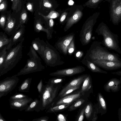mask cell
Masks as SVG:
<instances>
[{
    "instance_id": "1",
    "label": "cell",
    "mask_w": 121,
    "mask_h": 121,
    "mask_svg": "<svg viewBox=\"0 0 121 121\" xmlns=\"http://www.w3.org/2000/svg\"><path fill=\"white\" fill-rule=\"evenodd\" d=\"M102 44L101 42H93L84 57L91 62L99 60L121 61V59L118 54L109 52L107 48L101 45Z\"/></svg>"
},
{
    "instance_id": "2",
    "label": "cell",
    "mask_w": 121,
    "mask_h": 121,
    "mask_svg": "<svg viewBox=\"0 0 121 121\" xmlns=\"http://www.w3.org/2000/svg\"><path fill=\"white\" fill-rule=\"evenodd\" d=\"M95 32L98 35L103 36L102 44L107 49L115 51L121 54L118 36L117 34L111 32L106 24L103 22H101L96 29Z\"/></svg>"
},
{
    "instance_id": "3",
    "label": "cell",
    "mask_w": 121,
    "mask_h": 121,
    "mask_svg": "<svg viewBox=\"0 0 121 121\" xmlns=\"http://www.w3.org/2000/svg\"><path fill=\"white\" fill-rule=\"evenodd\" d=\"M24 39L23 37L16 46L8 51L3 64L0 68V76L13 68L21 59L22 45Z\"/></svg>"
},
{
    "instance_id": "4",
    "label": "cell",
    "mask_w": 121,
    "mask_h": 121,
    "mask_svg": "<svg viewBox=\"0 0 121 121\" xmlns=\"http://www.w3.org/2000/svg\"><path fill=\"white\" fill-rule=\"evenodd\" d=\"M55 84L48 81L44 85L42 93L39 95L41 110L48 109L55 102L59 90L58 86Z\"/></svg>"
},
{
    "instance_id": "5",
    "label": "cell",
    "mask_w": 121,
    "mask_h": 121,
    "mask_svg": "<svg viewBox=\"0 0 121 121\" xmlns=\"http://www.w3.org/2000/svg\"><path fill=\"white\" fill-rule=\"evenodd\" d=\"M27 55L30 58L27 60L24 67L16 74L17 76L42 71L44 69L45 67L42 65L41 59L31 45L30 46Z\"/></svg>"
},
{
    "instance_id": "6",
    "label": "cell",
    "mask_w": 121,
    "mask_h": 121,
    "mask_svg": "<svg viewBox=\"0 0 121 121\" xmlns=\"http://www.w3.org/2000/svg\"><path fill=\"white\" fill-rule=\"evenodd\" d=\"M100 14L99 12L94 13L87 19L83 25L79 35L80 40L82 45H86L90 42L93 27Z\"/></svg>"
},
{
    "instance_id": "7",
    "label": "cell",
    "mask_w": 121,
    "mask_h": 121,
    "mask_svg": "<svg viewBox=\"0 0 121 121\" xmlns=\"http://www.w3.org/2000/svg\"><path fill=\"white\" fill-rule=\"evenodd\" d=\"M47 45L44 53L43 59L46 65L54 67L63 65L65 62L62 60L57 49L46 41Z\"/></svg>"
},
{
    "instance_id": "8",
    "label": "cell",
    "mask_w": 121,
    "mask_h": 121,
    "mask_svg": "<svg viewBox=\"0 0 121 121\" xmlns=\"http://www.w3.org/2000/svg\"><path fill=\"white\" fill-rule=\"evenodd\" d=\"M83 6L80 5H74L69 8L64 29V31H68L80 20L83 15Z\"/></svg>"
},
{
    "instance_id": "9",
    "label": "cell",
    "mask_w": 121,
    "mask_h": 121,
    "mask_svg": "<svg viewBox=\"0 0 121 121\" xmlns=\"http://www.w3.org/2000/svg\"><path fill=\"white\" fill-rule=\"evenodd\" d=\"M16 74L7 77L0 81V98L7 95L16 87L19 79Z\"/></svg>"
},
{
    "instance_id": "10",
    "label": "cell",
    "mask_w": 121,
    "mask_h": 121,
    "mask_svg": "<svg viewBox=\"0 0 121 121\" xmlns=\"http://www.w3.org/2000/svg\"><path fill=\"white\" fill-rule=\"evenodd\" d=\"M110 3V21L118 25L121 21V0H112Z\"/></svg>"
},
{
    "instance_id": "11",
    "label": "cell",
    "mask_w": 121,
    "mask_h": 121,
    "mask_svg": "<svg viewBox=\"0 0 121 121\" xmlns=\"http://www.w3.org/2000/svg\"><path fill=\"white\" fill-rule=\"evenodd\" d=\"M75 34L71 33L59 38L55 45L56 48L65 55L68 53V47L72 40L74 38Z\"/></svg>"
},
{
    "instance_id": "12",
    "label": "cell",
    "mask_w": 121,
    "mask_h": 121,
    "mask_svg": "<svg viewBox=\"0 0 121 121\" xmlns=\"http://www.w3.org/2000/svg\"><path fill=\"white\" fill-rule=\"evenodd\" d=\"M85 70V69L83 67L77 66L71 68L57 70L50 73L49 75L58 77L71 76L81 73Z\"/></svg>"
},
{
    "instance_id": "13",
    "label": "cell",
    "mask_w": 121,
    "mask_h": 121,
    "mask_svg": "<svg viewBox=\"0 0 121 121\" xmlns=\"http://www.w3.org/2000/svg\"><path fill=\"white\" fill-rule=\"evenodd\" d=\"M92 62L106 70H116L121 68V61L120 62L104 60H96Z\"/></svg>"
},
{
    "instance_id": "14",
    "label": "cell",
    "mask_w": 121,
    "mask_h": 121,
    "mask_svg": "<svg viewBox=\"0 0 121 121\" xmlns=\"http://www.w3.org/2000/svg\"><path fill=\"white\" fill-rule=\"evenodd\" d=\"M20 28L19 22H17L16 18L9 15L7 17L4 32L9 35H12Z\"/></svg>"
},
{
    "instance_id": "15",
    "label": "cell",
    "mask_w": 121,
    "mask_h": 121,
    "mask_svg": "<svg viewBox=\"0 0 121 121\" xmlns=\"http://www.w3.org/2000/svg\"><path fill=\"white\" fill-rule=\"evenodd\" d=\"M33 100L32 98L28 97L10 102L9 105L11 108L22 111L26 109Z\"/></svg>"
},
{
    "instance_id": "16",
    "label": "cell",
    "mask_w": 121,
    "mask_h": 121,
    "mask_svg": "<svg viewBox=\"0 0 121 121\" xmlns=\"http://www.w3.org/2000/svg\"><path fill=\"white\" fill-rule=\"evenodd\" d=\"M81 96L80 91L75 93L67 95L61 98L56 102V103L54 104L52 106L62 104L70 105L79 99Z\"/></svg>"
},
{
    "instance_id": "17",
    "label": "cell",
    "mask_w": 121,
    "mask_h": 121,
    "mask_svg": "<svg viewBox=\"0 0 121 121\" xmlns=\"http://www.w3.org/2000/svg\"><path fill=\"white\" fill-rule=\"evenodd\" d=\"M121 83V80L116 78H112L104 85V89L107 92H110L111 91L116 92L120 90Z\"/></svg>"
},
{
    "instance_id": "18",
    "label": "cell",
    "mask_w": 121,
    "mask_h": 121,
    "mask_svg": "<svg viewBox=\"0 0 121 121\" xmlns=\"http://www.w3.org/2000/svg\"><path fill=\"white\" fill-rule=\"evenodd\" d=\"M25 27H20L16 32L13 33L10 38L11 41L7 46V50L8 51L13 46L19 41H20L23 37L25 32Z\"/></svg>"
},
{
    "instance_id": "19",
    "label": "cell",
    "mask_w": 121,
    "mask_h": 121,
    "mask_svg": "<svg viewBox=\"0 0 121 121\" xmlns=\"http://www.w3.org/2000/svg\"><path fill=\"white\" fill-rule=\"evenodd\" d=\"M46 45V42L43 40L40 39L39 37L35 38L31 43L32 46L38 53L42 59Z\"/></svg>"
},
{
    "instance_id": "20",
    "label": "cell",
    "mask_w": 121,
    "mask_h": 121,
    "mask_svg": "<svg viewBox=\"0 0 121 121\" xmlns=\"http://www.w3.org/2000/svg\"><path fill=\"white\" fill-rule=\"evenodd\" d=\"M87 74H83L72 80L65 86L59 94L60 96L66 89L70 87L81 85L88 76Z\"/></svg>"
},
{
    "instance_id": "21",
    "label": "cell",
    "mask_w": 121,
    "mask_h": 121,
    "mask_svg": "<svg viewBox=\"0 0 121 121\" xmlns=\"http://www.w3.org/2000/svg\"><path fill=\"white\" fill-rule=\"evenodd\" d=\"M34 30L36 32L39 33L41 31L46 32L48 39L52 38V35L50 34L48 29L43 25V22L40 19L36 20L34 24Z\"/></svg>"
},
{
    "instance_id": "22",
    "label": "cell",
    "mask_w": 121,
    "mask_h": 121,
    "mask_svg": "<svg viewBox=\"0 0 121 121\" xmlns=\"http://www.w3.org/2000/svg\"><path fill=\"white\" fill-rule=\"evenodd\" d=\"M81 62L93 72L105 74L108 73L107 72L102 70L94 63L87 60L84 57L82 60Z\"/></svg>"
},
{
    "instance_id": "23",
    "label": "cell",
    "mask_w": 121,
    "mask_h": 121,
    "mask_svg": "<svg viewBox=\"0 0 121 121\" xmlns=\"http://www.w3.org/2000/svg\"><path fill=\"white\" fill-rule=\"evenodd\" d=\"M99 105V112L101 115L106 113L107 112V107L106 102L103 95L100 93L98 94L97 98Z\"/></svg>"
},
{
    "instance_id": "24",
    "label": "cell",
    "mask_w": 121,
    "mask_h": 121,
    "mask_svg": "<svg viewBox=\"0 0 121 121\" xmlns=\"http://www.w3.org/2000/svg\"><path fill=\"white\" fill-rule=\"evenodd\" d=\"M41 110L40 100L35 98L30 104L28 107L25 110L26 112H32L34 111L38 112Z\"/></svg>"
},
{
    "instance_id": "25",
    "label": "cell",
    "mask_w": 121,
    "mask_h": 121,
    "mask_svg": "<svg viewBox=\"0 0 121 121\" xmlns=\"http://www.w3.org/2000/svg\"><path fill=\"white\" fill-rule=\"evenodd\" d=\"M91 82L90 76L88 75L83 82L80 90L81 95H84L85 93L88 91L91 87Z\"/></svg>"
},
{
    "instance_id": "26",
    "label": "cell",
    "mask_w": 121,
    "mask_h": 121,
    "mask_svg": "<svg viewBox=\"0 0 121 121\" xmlns=\"http://www.w3.org/2000/svg\"><path fill=\"white\" fill-rule=\"evenodd\" d=\"M32 78H28L24 80L18 87L19 91L29 92Z\"/></svg>"
},
{
    "instance_id": "27",
    "label": "cell",
    "mask_w": 121,
    "mask_h": 121,
    "mask_svg": "<svg viewBox=\"0 0 121 121\" xmlns=\"http://www.w3.org/2000/svg\"><path fill=\"white\" fill-rule=\"evenodd\" d=\"M38 14L41 16L46 21L47 24L48 23V20L49 19L57 18L60 15V14L59 13L54 10H52L47 16L44 15L40 12L38 13Z\"/></svg>"
},
{
    "instance_id": "28",
    "label": "cell",
    "mask_w": 121,
    "mask_h": 121,
    "mask_svg": "<svg viewBox=\"0 0 121 121\" xmlns=\"http://www.w3.org/2000/svg\"><path fill=\"white\" fill-rule=\"evenodd\" d=\"M11 41L10 38H9L5 33L2 32H0V49L6 45L9 44Z\"/></svg>"
},
{
    "instance_id": "29",
    "label": "cell",
    "mask_w": 121,
    "mask_h": 121,
    "mask_svg": "<svg viewBox=\"0 0 121 121\" xmlns=\"http://www.w3.org/2000/svg\"><path fill=\"white\" fill-rule=\"evenodd\" d=\"M68 104H61L49 108L47 111V112H55L64 110L70 106Z\"/></svg>"
},
{
    "instance_id": "30",
    "label": "cell",
    "mask_w": 121,
    "mask_h": 121,
    "mask_svg": "<svg viewBox=\"0 0 121 121\" xmlns=\"http://www.w3.org/2000/svg\"><path fill=\"white\" fill-rule=\"evenodd\" d=\"M103 0H89L83 5L84 7L93 9H95Z\"/></svg>"
},
{
    "instance_id": "31",
    "label": "cell",
    "mask_w": 121,
    "mask_h": 121,
    "mask_svg": "<svg viewBox=\"0 0 121 121\" xmlns=\"http://www.w3.org/2000/svg\"><path fill=\"white\" fill-rule=\"evenodd\" d=\"M27 19V12L25 9H23L20 14L19 18L20 27H25L24 24L26 22Z\"/></svg>"
},
{
    "instance_id": "32",
    "label": "cell",
    "mask_w": 121,
    "mask_h": 121,
    "mask_svg": "<svg viewBox=\"0 0 121 121\" xmlns=\"http://www.w3.org/2000/svg\"><path fill=\"white\" fill-rule=\"evenodd\" d=\"M83 99H80L76 100L69 107L68 111H71L78 108L85 102Z\"/></svg>"
},
{
    "instance_id": "33",
    "label": "cell",
    "mask_w": 121,
    "mask_h": 121,
    "mask_svg": "<svg viewBox=\"0 0 121 121\" xmlns=\"http://www.w3.org/2000/svg\"><path fill=\"white\" fill-rule=\"evenodd\" d=\"M22 0H13L11 9L16 12L19 11L21 9Z\"/></svg>"
},
{
    "instance_id": "34",
    "label": "cell",
    "mask_w": 121,
    "mask_h": 121,
    "mask_svg": "<svg viewBox=\"0 0 121 121\" xmlns=\"http://www.w3.org/2000/svg\"><path fill=\"white\" fill-rule=\"evenodd\" d=\"M26 95L21 93H16L11 96L9 99V102L18 100L28 97Z\"/></svg>"
},
{
    "instance_id": "35",
    "label": "cell",
    "mask_w": 121,
    "mask_h": 121,
    "mask_svg": "<svg viewBox=\"0 0 121 121\" xmlns=\"http://www.w3.org/2000/svg\"><path fill=\"white\" fill-rule=\"evenodd\" d=\"M7 47H5L0 53V68L2 66L4 61L8 52Z\"/></svg>"
},
{
    "instance_id": "36",
    "label": "cell",
    "mask_w": 121,
    "mask_h": 121,
    "mask_svg": "<svg viewBox=\"0 0 121 121\" xmlns=\"http://www.w3.org/2000/svg\"><path fill=\"white\" fill-rule=\"evenodd\" d=\"M81 85H78L68 88L65 90L60 97L62 98L68 95L73 91L79 89L80 88Z\"/></svg>"
},
{
    "instance_id": "37",
    "label": "cell",
    "mask_w": 121,
    "mask_h": 121,
    "mask_svg": "<svg viewBox=\"0 0 121 121\" xmlns=\"http://www.w3.org/2000/svg\"><path fill=\"white\" fill-rule=\"evenodd\" d=\"M69 8H68L63 11L59 19V22L60 24L62 25L65 23V21L68 14Z\"/></svg>"
},
{
    "instance_id": "38",
    "label": "cell",
    "mask_w": 121,
    "mask_h": 121,
    "mask_svg": "<svg viewBox=\"0 0 121 121\" xmlns=\"http://www.w3.org/2000/svg\"><path fill=\"white\" fill-rule=\"evenodd\" d=\"M93 112V108L91 104H88L86 106L85 114L87 119L90 118Z\"/></svg>"
},
{
    "instance_id": "39",
    "label": "cell",
    "mask_w": 121,
    "mask_h": 121,
    "mask_svg": "<svg viewBox=\"0 0 121 121\" xmlns=\"http://www.w3.org/2000/svg\"><path fill=\"white\" fill-rule=\"evenodd\" d=\"M75 50V46L74 38L72 40L68 47V52L70 55H72Z\"/></svg>"
},
{
    "instance_id": "40",
    "label": "cell",
    "mask_w": 121,
    "mask_h": 121,
    "mask_svg": "<svg viewBox=\"0 0 121 121\" xmlns=\"http://www.w3.org/2000/svg\"><path fill=\"white\" fill-rule=\"evenodd\" d=\"M48 20L47 24L48 28L50 34L52 35V34L53 31V28L54 25V22L52 18Z\"/></svg>"
},
{
    "instance_id": "41",
    "label": "cell",
    "mask_w": 121,
    "mask_h": 121,
    "mask_svg": "<svg viewBox=\"0 0 121 121\" xmlns=\"http://www.w3.org/2000/svg\"><path fill=\"white\" fill-rule=\"evenodd\" d=\"M63 79L61 78H54L49 79L48 82L54 84L61 82H63Z\"/></svg>"
},
{
    "instance_id": "42",
    "label": "cell",
    "mask_w": 121,
    "mask_h": 121,
    "mask_svg": "<svg viewBox=\"0 0 121 121\" xmlns=\"http://www.w3.org/2000/svg\"><path fill=\"white\" fill-rule=\"evenodd\" d=\"M6 18L5 16L4 15H1V16L0 21V27L4 30L6 24Z\"/></svg>"
},
{
    "instance_id": "43",
    "label": "cell",
    "mask_w": 121,
    "mask_h": 121,
    "mask_svg": "<svg viewBox=\"0 0 121 121\" xmlns=\"http://www.w3.org/2000/svg\"><path fill=\"white\" fill-rule=\"evenodd\" d=\"M44 86V85H43V84L42 80L41 79L37 86V89L39 94H41L42 93Z\"/></svg>"
},
{
    "instance_id": "44",
    "label": "cell",
    "mask_w": 121,
    "mask_h": 121,
    "mask_svg": "<svg viewBox=\"0 0 121 121\" xmlns=\"http://www.w3.org/2000/svg\"><path fill=\"white\" fill-rule=\"evenodd\" d=\"M86 107V106H85L81 110L78 118L77 121H82L83 120Z\"/></svg>"
},
{
    "instance_id": "45",
    "label": "cell",
    "mask_w": 121,
    "mask_h": 121,
    "mask_svg": "<svg viewBox=\"0 0 121 121\" xmlns=\"http://www.w3.org/2000/svg\"><path fill=\"white\" fill-rule=\"evenodd\" d=\"M0 4V11L1 12L6 9L7 7V4L5 0L3 1Z\"/></svg>"
},
{
    "instance_id": "46",
    "label": "cell",
    "mask_w": 121,
    "mask_h": 121,
    "mask_svg": "<svg viewBox=\"0 0 121 121\" xmlns=\"http://www.w3.org/2000/svg\"><path fill=\"white\" fill-rule=\"evenodd\" d=\"M49 119V117L47 116L41 117L38 118L33 119L32 121H47Z\"/></svg>"
},
{
    "instance_id": "47",
    "label": "cell",
    "mask_w": 121,
    "mask_h": 121,
    "mask_svg": "<svg viewBox=\"0 0 121 121\" xmlns=\"http://www.w3.org/2000/svg\"><path fill=\"white\" fill-rule=\"evenodd\" d=\"M26 7L28 10L31 12L33 11V5L32 3L29 2L27 4Z\"/></svg>"
},
{
    "instance_id": "48",
    "label": "cell",
    "mask_w": 121,
    "mask_h": 121,
    "mask_svg": "<svg viewBox=\"0 0 121 121\" xmlns=\"http://www.w3.org/2000/svg\"><path fill=\"white\" fill-rule=\"evenodd\" d=\"M83 52L82 51H79L76 53V57L77 59H80L83 56Z\"/></svg>"
},
{
    "instance_id": "49",
    "label": "cell",
    "mask_w": 121,
    "mask_h": 121,
    "mask_svg": "<svg viewBox=\"0 0 121 121\" xmlns=\"http://www.w3.org/2000/svg\"><path fill=\"white\" fill-rule=\"evenodd\" d=\"M57 118L59 121H66L65 119L64 116L61 114H59Z\"/></svg>"
},
{
    "instance_id": "50",
    "label": "cell",
    "mask_w": 121,
    "mask_h": 121,
    "mask_svg": "<svg viewBox=\"0 0 121 121\" xmlns=\"http://www.w3.org/2000/svg\"><path fill=\"white\" fill-rule=\"evenodd\" d=\"M118 115L119 120L121 121V108L118 109Z\"/></svg>"
},
{
    "instance_id": "51",
    "label": "cell",
    "mask_w": 121,
    "mask_h": 121,
    "mask_svg": "<svg viewBox=\"0 0 121 121\" xmlns=\"http://www.w3.org/2000/svg\"><path fill=\"white\" fill-rule=\"evenodd\" d=\"M111 73L113 74L121 76V70H120L117 72H112Z\"/></svg>"
},
{
    "instance_id": "52",
    "label": "cell",
    "mask_w": 121,
    "mask_h": 121,
    "mask_svg": "<svg viewBox=\"0 0 121 121\" xmlns=\"http://www.w3.org/2000/svg\"><path fill=\"white\" fill-rule=\"evenodd\" d=\"M98 118L96 112L94 113L93 117L92 120V121H95Z\"/></svg>"
},
{
    "instance_id": "53",
    "label": "cell",
    "mask_w": 121,
    "mask_h": 121,
    "mask_svg": "<svg viewBox=\"0 0 121 121\" xmlns=\"http://www.w3.org/2000/svg\"><path fill=\"white\" fill-rule=\"evenodd\" d=\"M6 121V120L4 119L0 113V121Z\"/></svg>"
},
{
    "instance_id": "54",
    "label": "cell",
    "mask_w": 121,
    "mask_h": 121,
    "mask_svg": "<svg viewBox=\"0 0 121 121\" xmlns=\"http://www.w3.org/2000/svg\"><path fill=\"white\" fill-rule=\"evenodd\" d=\"M111 0H105V1L110 3Z\"/></svg>"
},
{
    "instance_id": "55",
    "label": "cell",
    "mask_w": 121,
    "mask_h": 121,
    "mask_svg": "<svg viewBox=\"0 0 121 121\" xmlns=\"http://www.w3.org/2000/svg\"><path fill=\"white\" fill-rule=\"evenodd\" d=\"M4 0H0V4Z\"/></svg>"
},
{
    "instance_id": "56",
    "label": "cell",
    "mask_w": 121,
    "mask_h": 121,
    "mask_svg": "<svg viewBox=\"0 0 121 121\" xmlns=\"http://www.w3.org/2000/svg\"><path fill=\"white\" fill-rule=\"evenodd\" d=\"M11 0L12 1H13V0Z\"/></svg>"
}]
</instances>
